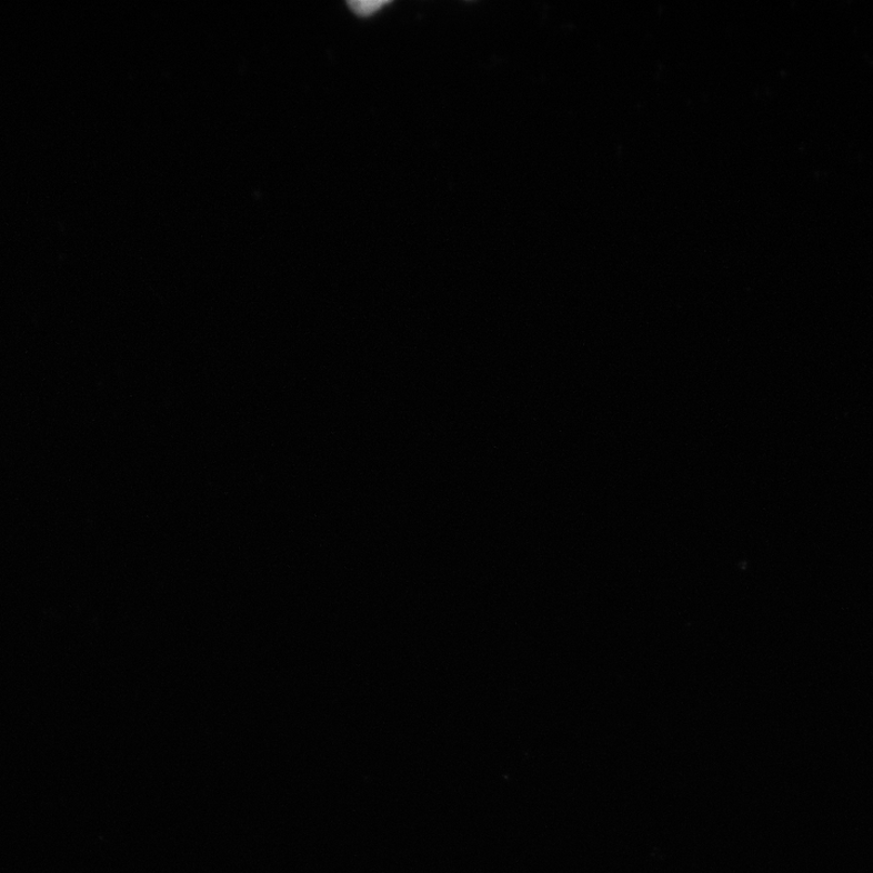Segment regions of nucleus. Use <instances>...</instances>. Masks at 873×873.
<instances>
[{"label": "nucleus", "instance_id": "1", "mask_svg": "<svg viewBox=\"0 0 873 873\" xmlns=\"http://www.w3.org/2000/svg\"><path fill=\"white\" fill-rule=\"evenodd\" d=\"M388 2H352L349 3L350 8L357 16L361 18L372 17L382 7L388 6Z\"/></svg>", "mask_w": 873, "mask_h": 873}]
</instances>
